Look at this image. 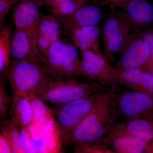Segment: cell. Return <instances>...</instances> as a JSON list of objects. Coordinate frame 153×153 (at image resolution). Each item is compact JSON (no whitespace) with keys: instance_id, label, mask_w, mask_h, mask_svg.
<instances>
[{"instance_id":"cell-1","label":"cell","mask_w":153,"mask_h":153,"mask_svg":"<svg viewBox=\"0 0 153 153\" xmlns=\"http://www.w3.org/2000/svg\"><path fill=\"white\" fill-rule=\"evenodd\" d=\"M102 92L91 112L71 132L63 143L65 147L96 142L107 135L118 115L117 88Z\"/></svg>"},{"instance_id":"cell-2","label":"cell","mask_w":153,"mask_h":153,"mask_svg":"<svg viewBox=\"0 0 153 153\" xmlns=\"http://www.w3.org/2000/svg\"><path fill=\"white\" fill-rule=\"evenodd\" d=\"M3 73L11 85L13 97L11 107L19 99L36 95L49 77L39 63L13 58L11 59Z\"/></svg>"},{"instance_id":"cell-3","label":"cell","mask_w":153,"mask_h":153,"mask_svg":"<svg viewBox=\"0 0 153 153\" xmlns=\"http://www.w3.org/2000/svg\"><path fill=\"white\" fill-rule=\"evenodd\" d=\"M41 64L46 74L54 78L87 77L76 47L60 38L51 44Z\"/></svg>"},{"instance_id":"cell-4","label":"cell","mask_w":153,"mask_h":153,"mask_svg":"<svg viewBox=\"0 0 153 153\" xmlns=\"http://www.w3.org/2000/svg\"><path fill=\"white\" fill-rule=\"evenodd\" d=\"M102 89L97 83L79 82L74 78L60 79L49 76L36 95L43 101L60 106L101 92Z\"/></svg>"},{"instance_id":"cell-5","label":"cell","mask_w":153,"mask_h":153,"mask_svg":"<svg viewBox=\"0 0 153 153\" xmlns=\"http://www.w3.org/2000/svg\"><path fill=\"white\" fill-rule=\"evenodd\" d=\"M102 91L59 106L60 108L57 113V123L62 142L79 123L91 112Z\"/></svg>"},{"instance_id":"cell-6","label":"cell","mask_w":153,"mask_h":153,"mask_svg":"<svg viewBox=\"0 0 153 153\" xmlns=\"http://www.w3.org/2000/svg\"><path fill=\"white\" fill-rule=\"evenodd\" d=\"M132 33L126 26L120 13H113L105 20L101 30L104 58L109 63L114 55L120 53Z\"/></svg>"},{"instance_id":"cell-7","label":"cell","mask_w":153,"mask_h":153,"mask_svg":"<svg viewBox=\"0 0 153 153\" xmlns=\"http://www.w3.org/2000/svg\"><path fill=\"white\" fill-rule=\"evenodd\" d=\"M81 61L87 77L100 85L113 86L121 85L120 71L110 65L104 58L89 51H82Z\"/></svg>"},{"instance_id":"cell-8","label":"cell","mask_w":153,"mask_h":153,"mask_svg":"<svg viewBox=\"0 0 153 153\" xmlns=\"http://www.w3.org/2000/svg\"><path fill=\"white\" fill-rule=\"evenodd\" d=\"M118 114L126 119L141 118L153 121V98L134 91L118 94Z\"/></svg>"},{"instance_id":"cell-9","label":"cell","mask_w":153,"mask_h":153,"mask_svg":"<svg viewBox=\"0 0 153 153\" xmlns=\"http://www.w3.org/2000/svg\"><path fill=\"white\" fill-rule=\"evenodd\" d=\"M35 1L22 2L17 6L13 15L16 28L23 30L30 39L33 49L43 61L38 52V41L41 14Z\"/></svg>"},{"instance_id":"cell-10","label":"cell","mask_w":153,"mask_h":153,"mask_svg":"<svg viewBox=\"0 0 153 153\" xmlns=\"http://www.w3.org/2000/svg\"><path fill=\"white\" fill-rule=\"evenodd\" d=\"M117 63L118 70L139 68L147 63L151 57L147 45L140 36L139 31L132 32L122 51Z\"/></svg>"},{"instance_id":"cell-11","label":"cell","mask_w":153,"mask_h":153,"mask_svg":"<svg viewBox=\"0 0 153 153\" xmlns=\"http://www.w3.org/2000/svg\"><path fill=\"white\" fill-rule=\"evenodd\" d=\"M120 13L131 32L150 29L153 25V4L149 0H131Z\"/></svg>"},{"instance_id":"cell-12","label":"cell","mask_w":153,"mask_h":153,"mask_svg":"<svg viewBox=\"0 0 153 153\" xmlns=\"http://www.w3.org/2000/svg\"><path fill=\"white\" fill-rule=\"evenodd\" d=\"M102 18L100 9L97 6L88 4L71 14L60 16L61 30L64 35L70 36L79 28L98 25Z\"/></svg>"},{"instance_id":"cell-13","label":"cell","mask_w":153,"mask_h":153,"mask_svg":"<svg viewBox=\"0 0 153 153\" xmlns=\"http://www.w3.org/2000/svg\"><path fill=\"white\" fill-rule=\"evenodd\" d=\"M131 136L148 143L153 137V121L141 118L126 119L111 129L100 141L104 142L119 136Z\"/></svg>"},{"instance_id":"cell-14","label":"cell","mask_w":153,"mask_h":153,"mask_svg":"<svg viewBox=\"0 0 153 153\" xmlns=\"http://www.w3.org/2000/svg\"><path fill=\"white\" fill-rule=\"evenodd\" d=\"M60 24L50 15H41L38 41V52L43 60L51 44L59 39Z\"/></svg>"},{"instance_id":"cell-15","label":"cell","mask_w":153,"mask_h":153,"mask_svg":"<svg viewBox=\"0 0 153 153\" xmlns=\"http://www.w3.org/2000/svg\"><path fill=\"white\" fill-rule=\"evenodd\" d=\"M100 36L101 30L97 25L79 28L74 31L69 37L81 52L89 51L104 57L100 44Z\"/></svg>"},{"instance_id":"cell-16","label":"cell","mask_w":153,"mask_h":153,"mask_svg":"<svg viewBox=\"0 0 153 153\" xmlns=\"http://www.w3.org/2000/svg\"><path fill=\"white\" fill-rule=\"evenodd\" d=\"M11 57L16 60H30L40 64L42 63V60L34 51L26 33L17 28L12 34Z\"/></svg>"},{"instance_id":"cell-17","label":"cell","mask_w":153,"mask_h":153,"mask_svg":"<svg viewBox=\"0 0 153 153\" xmlns=\"http://www.w3.org/2000/svg\"><path fill=\"white\" fill-rule=\"evenodd\" d=\"M99 142L105 145L113 153H141L145 151L147 143L138 138L122 135Z\"/></svg>"},{"instance_id":"cell-18","label":"cell","mask_w":153,"mask_h":153,"mask_svg":"<svg viewBox=\"0 0 153 153\" xmlns=\"http://www.w3.org/2000/svg\"><path fill=\"white\" fill-rule=\"evenodd\" d=\"M20 130L33 123L32 105L27 97H22L11 107L9 115Z\"/></svg>"},{"instance_id":"cell-19","label":"cell","mask_w":153,"mask_h":153,"mask_svg":"<svg viewBox=\"0 0 153 153\" xmlns=\"http://www.w3.org/2000/svg\"><path fill=\"white\" fill-rule=\"evenodd\" d=\"M0 128L1 133L10 143L13 153H25L20 141L21 130L14 121L10 118L2 120Z\"/></svg>"},{"instance_id":"cell-20","label":"cell","mask_w":153,"mask_h":153,"mask_svg":"<svg viewBox=\"0 0 153 153\" xmlns=\"http://www.w3.org/2000/svg\"><path fill=\"white\" fill-rule=\"evenodd\" d=\"M27 97L32 105L33 123H38L44 125L51 120L54 119L53 111L44 103V101L35 94H31Z\"/></svg>"},{"instance_id":"cell-21","label":"cell","mask_w":153,"mask_h":153,"mask_svg":"<svg viewBox=\"0 0 153 153\" xmlns=\"http://www.w3.org/2000/svg\"><path fill=\"white\" fill-rule=\"evenodd\" d=\"M10 27L6 26L0 32V72L3 73L10 61L11 40Z\"/></svg>"},{"instance_id":"cell-22","label":"cell","mask_w":153,"mask_h":153,"mask_svg":"<svg viewBox=\"0 0 153 153\" xmlns=\"http://www.w3.org/2000/svg\"><path fill=\"white\" fill-rule=\"evenodd\" d=\"M46 5L52 14L59 17L71 14L79 8L74 0H48Z\"/></svg>"},{"instance_id":"cell-23","label":"cell","mask_w":153,"mask_h":153,"mask_svg":"<svg viewBox=\"0 0 153 153\" xmlns=\"http://www.w3.org/2000/svg\"><path fill=\"white\" fill-rule=\"evenodd\" d=\"M4 73H1L0 77V117L2 120L7 119L13 102L12 96H10L6 91L5 79ZM9 115V114H8Z\"/></svg>"},{"instance_id":"cell-24","label":"cell","mask_w":153,"mask_h":153,"mask_svg":"<svg viewBox=\"0 0 153 153\" xmlns=\"http://www.w3.org/2000/svg\"><path fill=\"white\" fill-rule=\"evenodd\" d=\"M71 146L74 153H113L107 146L98 142L90 143L78 144Z\"/></svg>"},{"instance_id":"cell-25","label":"cell","mask_w":153,"mask_h":153,"mask_svg":"<svg viewBox=\"0 0 153 153\" xmlns=\"http://www.w3.org/2000/svg\"><path fill=\"white\" fill-rule=\"evenodd\" d=\"M20 141L25 153H38L34 145L30 125L27 126L21 130Z\"/></svg>"},{"instance_id":"cell-26","label":"cell","mask_w":153,"mask_h":153,"mask_svg":"<svg viewBox=\"0 0 153 153\" xmlns=\"http://www.w3.org/2000/svg\"><path fill=\"white\" fill-rule=\"evenodd\" d=\"M137 91L146 94L153 98V75L150 72L143 71Z\"/></svg>"},{"instance_id":"cell-27","label":"cell","mask_w":153,"mask_h":153,"mask_svg":"<svg viewBox=\"0 0 153 153\" xmlns=\"http://www.w3.org/2000/svg\"><path fill=\"white\" fill-rule=\"evenodd\" d=\"M140 36L147 45L150 52L151 57L153 59V28L139 31Z\"/></svg>"},{"instance_id":"cell-28","label":"cell","mask_w":153,"mask_h":153,"mask_svg":"<svg viewBox=\"0 0 153 153\" xmlns=\"http://www.w3.org/2000/svg\"><path fill=\"white\" fill-rule=\"evenodd\" d=\"M93 2L100 5H108L111 8L118 7L124 9L131 0H91Z\"/></svg>"},{"instance_id":"cell-29","label":"cell","mask_w":153,"mask_h":153,"mask_svg":"<svg viewBox=\"0 0 153 153\" xmlns=\"http://www.w3.org/2000/svg\"><path fill=\"white\" fill-rule=\"evenodd\" d=\"M18 0H0V19L2 20L8 13L11 7Z\"/></svg>"},{"instance_id":"cell-30","label":"cell","mask_w":153,"mask_h":153,"mask_svg":"<svg viewBox=\"0 0 153 153\" xmlns=\"http://www.w3.org/2000/svg\"><path fill=\"white\" fill-rule=\"evenodd\" d=\"M0 153H13V147L10 143L0 133Z\"/></svg>"},{"instance_id":"cell-31","label":"cell","mask_w":153,"mask_h":153,"mask_svg":"<svg viewBox=\"0 0 153 153\" xmlns=\"http://www.w3.org/2000/svg\"><path fill=\"white\" fill-rule=\"evenodd\" d=\"M145 152L146 153H153V137L147 144L145 148Z\"/></svg>"},{"instance_id":"cell-32","label":"cell","mask_w":153,"mask_h":153,"mask_svg":"<svg viewBox=\"0 0 153 153\" xmlns=\"http://www.w3.org/2000/svg\"><path fill=\"white\" fill-rule=\"evenodd\" d=\"M145 66H147L149 72H150L153 75V59L150 57L149 60Z\"/></svg>"},{"instance_id":"cell-33","label":"cell","mask_w":153,"mask_h":153,"mask_svg":"<svg viewBox=\"0 0 153 153\" xmlns=\"http://www.w3.org/2000/svg\"><path fill=\"white\" fill-rule=\"evenodd\" d=\"M79 7L88 4L91 0H74Z\"/></svg>"},{"instance_id":"cell-34","label":"cell","mask_w":153,"mask_h":153,"mask_svg":"<svg viewBox=\"0 0 153 153\" xmlns=\"http://www.w3.org/2000/svg\"><path fill=\"white\" fill-rule=\"evenodd\" d=\"M35 1L38 4V5H42L43 4H46L48 0H35Z\"/></svg>"},{"instance_id":"cell-35","label":"cell","mask_w":153,"mask_h":153,"mask_svg":"<svg viewBox=\"0 0 153 153\" xmlns=\"http://www.w3.org/2000/svg\"><path fill=\"white\" fill-rule=\"evenodd\" d=\"M21 1V2H26L29 1H35V0H20Z\"/></svg>"}]
</instances>
